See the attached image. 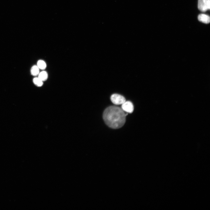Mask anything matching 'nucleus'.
Masks as SVG:
<instances>
[{"label": "nucleus", "mask_w": 210, "mask_h": 210, "mask_svg": "<svg viewBox=\"0 0 210 210\" xmlns=\"http://www.w3.org/2000/svg\"><path fill=\"white\" fill-rule=\"evenodd\" d=\"M38 76V77L43 82L46 81L47 80L48 77L47 72L45 71H43L40 72Z\"/></svg>", "instance_id": "obj_7"}, {"label": "nucleus", "mask_w": 210, "mask_h": 210, "mask_svg": "<svg viewBox=\"0 0 210 210\" xmlns=\"http://www.w3.org/2000/svg\"><path fill=\"white\" fill-rule=\"evenodd\" d=\"M40 70L37 65L34 66L31 69V74L34 76H38L40 73Z\"/></svg>", "instance_id": "obj_6"}, {"label": "nucleus", "mask_w": 210, "mask_h": 210, "mask_svg": "<svg viewBox=\"0 0 210 210\" xmlns=\"http://www.w3.org/2000/svg\"><path fill=\"white\" fill-rule=\"evenodd\" d=\"M121 108L111 106L107 108L104 111L103 117L106 125L113 129H118L122 127L126 121L127 115Z\"/></svg>", "instance_id": "obj_1"}, {"label": "nucleus", "mask_w": 210, "mask_h": 210, "mask_svg": "<svg viewBox=\"0 0 210 210\" xmlns=\"http://www.w3.org/2000/svg\"><path fill=\"white\" fill-rule=\"evenodd\" d=\"M122 105L121 108L123 111L129 113H132L133 112L134 106L131 102L125 101Z\"/></svg>", "instance_id": "obj_4"}, {"label": "nucleus", "mask_w": 210, "mask_h": 210, "mask_svg": "<svg viewBox=\"0 0 210 210\" xmlns=\"http://www.w3.org/2000/svg\"><path fill=\"white\" fill-rule=\"evenodd\" d=\"M111 100L113 103L116 105H121L126 101L124 97L117 94H113L111 96Z\"/></svg>", "instance_id": "obj_3"}, {"label": "nucleus", "mask_w": 210, "mask_h": 210, "mask_svg": "<svg viewBox=\"0 0 210 210\" xmlns=\"http://www.w3.org/2000/svg\"><path fill=\"white\" fill-rule=\"evenodd\" d=\"M198 19L199 21L205 24H209L210 22V18L208 15L201 14L198 17Z\"/></svg>", "instance_id": "obj_5"}, {"label": "nucleus", "mask_w": 210, "mask_h": 210, "mask_svg": "<svg viewBox=\"0 0 210 210\" xmlns=\"http://www.w3.org/2000/svg\"><path fill=\"white\" fill-rule=\"evenodd\" d=\"M198 8L199 10L205 12L210 9V0H199Z\"/></svg>", "instance_id": "obj_2"}, {"label": "nucleus", "mask_w": 210, "mask_h": 210, "mask_svg": "<svg viewBox=\"0 0 210 210\" xmlns=\"http://www.w3.org/2000/svg\"><path fill=\"white\" fill-rule=\"evenodd\" d=\"M37 66L40 70H42L45 69L47 66L46 62L42 60H39L38 61Z\"/></svg>", "instance_id": "obj_8"}, {"label": "nucleus", "mask_w": 210, "mask_h": 210, "mask_svg": "<svg viewBox=\"0 0 210 210\" xmlns=\"http://www.w3.org/2000/svg\"><path fill=\"white\" fill-rule=\"evenodd\" d=\"M34 84L37 87H41L43 85V82L38 77L34 78L33 80Z\"/></svg>", "instance_id": "obj_9"}]
</instances>
